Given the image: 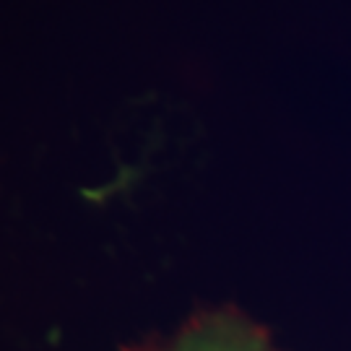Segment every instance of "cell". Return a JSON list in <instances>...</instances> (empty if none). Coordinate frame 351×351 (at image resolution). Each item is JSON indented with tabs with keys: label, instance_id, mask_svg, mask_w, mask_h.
Here are the masks:
<instances>
[{
	"label": "cell",
	"instance_id": "obj_1",
	"mask_svg": "<svg viewBox=\"0 0 351 351\" xmlns=\"http://www.w3.org/2000/svg\"><path fill=\"white\" fill-rule=\"evenodd\" d=\"M268 339L261 328L237 313L203 317L164 351H265Z\"/></svg>",
	"mask_w": 351,
	"mask_h": 351
}]
</instances>
